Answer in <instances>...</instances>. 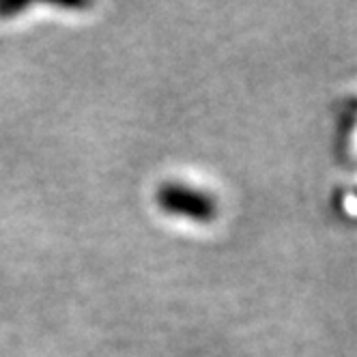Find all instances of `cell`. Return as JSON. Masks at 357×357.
Instances as JSON below:
<instances>
[{
    "instance_id": "7a4b0ae2",
    "label": "cell",
    "mask_w": 357,
    "mask_h": 357,
    "mask_svg": "<svg viewBox=\"0 0 357 357\" xmlns=\"http://www.w3.org/2000/svg\"><path fill=\"white\" fill-rule=\"evenodd\" d=\"M29 9L26 3H11V0H7V3H0V15L3 17H13L15 13Z\"/></svg>"
},
{
    "instance_id": "6da1fadb",
    "label": "cell",
    "mask_w": 357,
    "mask_h": 357,
    "mask_svg": "<svg viewBox=\"0 0 357 357\" xmlns=\"http://www.w3.org/2000/svg\"><path fill=\"white\" fill-rule=\"evenodd\" d=\"M158 207L174 218L207 224L218 215V202L205 190L192 188L181 181H166L155 192Z\"/></svg>"
}]
</instances>
